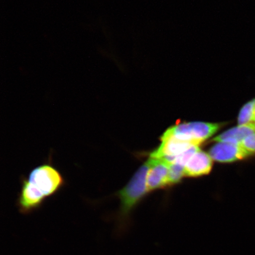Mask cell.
<instances>
[{"label":"cell","mask_w":255,"mask_h":255,"mask_svg":"<svg viewBox=\"0 0 255 255\" xmlns=\"http://www.w3.org/2000/svg\"><path fill=\"white\" fill-rule=\"evenodd\" d=\"M150 164L149 160L140 167L123 189L113 194L120 200L116 219L117 231L121 234L128 230L133 210L148 192L147 175Z\"/></svg>","instance_id":"7a4b0ae2"},{"label":"cell","mask_w":255,"mask_h":255,"mask_svg":"<svg viewBox=\"0 0 255 255\" xmlns=\"http://www.w3.org/2000/svg\"><path fill=\"white\" fill-rule=\"evenodd\" d=\"M20 180L16 205L23 215L40 209L47 199L60 192L66 184L65 177L53 164L51 155L48 161L32 169L28 176L21 175Z\"/></svg>","instance_id":"6da1fadb"},{"label":"cell","mask_w":255,"mask_h":255,"mask_svg":"<svg viewBox=\"0 0 255 255\" xmlns=\"http://www.w3.org/2000/svg\"><path fill=\"white\" fill-rule=\"evenodd\" d=\"M184 168L183 165L178 164H170L168 185H173L180 182L185 175Z\"/></svg>","instance_id":"30bf717a"},{"label":"cell","mask_w":255,"mask_h":255,"mask_svg":"<svg viewBox=\"0 0 255 255\" xmlns=\"http://www.w3.org/2000/svg\"><path fill=\"white\" fill-rule=\"evenodd\" d=\"M241 144L251 155L255 154V133L248 136Z\"/></svg>","instance_id":"8fae6325"},{"label":"cell","mask_w":255,"mask_h":255,"mask_svg":"<svg viewBox=\"0 0 255 255\" xmlns=\"http://www.w3.org/2000/svg\"><path fill=\"white\" fill-rule=\"evenodd\" d=\"M223 126V124L201 122L181 123L170 127L164 133L200 145L218 132Z\"/></svg>","instance_id":"3957f363"},{"label":"cell","mask_w":255,"mask_h":255,"mask_svg":"<svg viewBox=\"0 0 255 255\" xmlns=\"http://www.w3.org/2000/svg\"><path fill=\"white\" fill-rule=\"evenodd\" d=\"M212 159L209 154L199 149L185 166V175L199 177L208 174L212 170Z\"/></svg>","instance_id":"52a82bcc"},{"label":"cell","mask_w":255,"mask_h":255,"mask_svg":"<svg viewBox=\"0 0 255 255\" xmlns=\"http://www.w3.org/2000/svg\"><path fill=\"white\" fill-rule=\"evenodd\" d=\"M209 154L216 161L232 162L251 156L241 144L230 142H218L210 149Z\"/></svg>","instance_id":"5b68a950"},{"label":"cell","mask_w":255,"mask_h":255,"mask_svg":"<svg viewBox=\"0 0 255 255\" xmlns=\"http://www.w3.org/2000/svg\"><path fill=\"white\" fill-rule=\"evenodd\" d=\"M161 144L151 153L150 158L163 159L171 164L177 156L182 154L191 146L198 145L187 141H183L174 137L164 134L161 137Z\"/></svg>","instance_id":"277c9868"},{"label":"cell","mask_w":255,"mask_h":255,"mask_svg":"<svg viewBox=\"0 0 255 255\" xmlns=\"http://www.w3.org/2000/svg\"><path fill=\"white\" fill-rule=\"evenodd\" d=\"M255 109V98L245 104L239 112L238 118L239 126L247 125L254 121Z\"/></svg>","instance_id":"9c48e42d"},{"label":"cell","mask_w":255,"mask_h":255,"mask_svg":"<svg viewBox=\"0 0 255 255\" xmlns=\"http://www.w3.org/2000/svg\"><path fill=\"white\" fill-rule=\"evenodd\" d=\"M147 175L148 191H151L167 186L170 163L163 159L149 158Z\"/></svg>","instance_id":"8992f818"},{"label":"cell","mask_w":255,"mask_h":255,"mask_svg":"<svg viewBox=\"0 0 255 255\" xmlns=\"http://www.w3.org/2000/svg\"><path fill=\"white\" fill-rule=\"evenodd\" d=\"M254 122H255V113H254Z\"/></svg>","instance_id":"7c38bea8"},{"label":"cell","mask_w":255,"mask_h":255,"mask_svg":"<svg viewBox=\"0 0 255 255\" xmlns=\"http://www.w3.org/2000/svg\"><path fill=\"white\" fill-rule=\"evenodd\" d=\"M255 133V124L239 126L221 133L212 139L218 142H230L241 144L248 136Z\"/></svg>","instance_id":"ba28073f"}]
</instances>
